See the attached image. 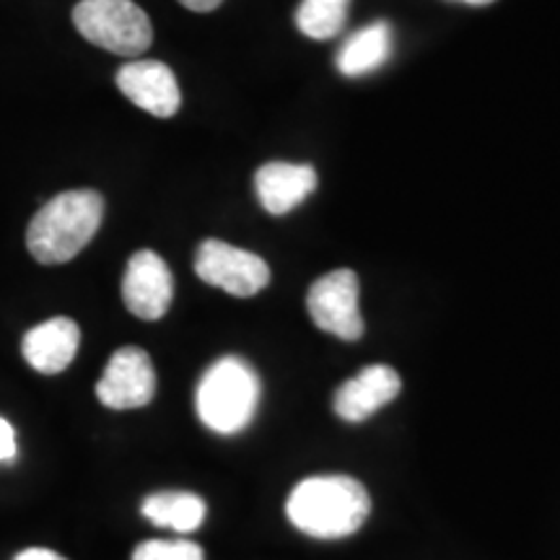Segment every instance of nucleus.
<instances>
[{"label":"nucleus","instance_id":"nucleus-14","mask_svg":"<svg viewBox=\"0 0 560 560\" xmlns=\"http://www.w3.org/2000/svg\"><path fill=\"white\" fill-rule=\"evenodd\" d=\"M143 516L156 527H166L179 532V535H190L200 529L206 522V501L200 495L187 493V490H161L143 501Z\"/></svg>","mask_w":560,"mask_h":560},{"label":"nucleus","instance_id":"nucleus-5","mask_svg":"<svg viewBox=\"0 0 560 560\" xmlns=\"http://www.w3.org/2000/svg\"><path fill=\"white\" fill-rule=\"evenodd\" d=\"M195 272L202 283L231 293V296H255L270 283V268L255 252L231 247L221 240H206L195 255Z\"/></svg>","mask_w":560,"mask_h":560},{"label":"nucleus","instance_id":"nucleus-15","mask_svg":"<svg viewBox=\"0 0 560 560\" xmlns=\"http://www.w3.org/2000/svg\"><path fill=\"white\" fill-rule=\"evenodd\" d=\"M350 0H301L296 26L304 37L325 42L346 30Z\"/></svg>","mask_w":560,"mask_h":560},{"label":"nucleus","instance_id":"nucleus-12","mask_svg":"<svg viewBox=\"0 0 560 560\" xmlns=\"http://www.w3.org/2000/svg\"><path fill=\"white\" fill-rule=\"evenodd\" d=\"M255 190L268 213L285 215L317 190V172L310 164L270 161L257 170Z\"/></svg>","mask_w":560,"mask_h":560},{"label":"nucleus","instance_id":"nucleus-10","mask_svg":"<svg viewBox=\"0 0 560 560\" xmlns=\"http://www.w3.org/2000/svg\"><path fill=\"white\" fill-rule=\"evenodd\" d=\"M400 389V374L384 363H374V366L361 369L353 380H348L335 392V412L348 423H361L395 400Z\"/></svg>","mask_w":560,"mask_h":560},{"label":"nucleus","instance_id":"nucleus-13","mask_svg":"<svg viewBox=\"0 0 560 560\" xmlns=\"http://www.w3.org/2000/svg\"><path fill=\"white\" fill-rule=\"evenodd\" d=\"M392 55V26L387 21H374L342 42L338 52V70L346 79L374 73Z\"/></svg>","mask_w":560,"mask_h":560},{"label":"nucleus","instance_id":"nucleus-8","mask_svg":"<svg viewBox=\"0 0 560 560\" xmlns=\"http://www.w3.org/2000/svg\"><path fill=\"white\" fill-rule=\"evenodd\" d=\"M174 278L156 252L140 249L130 257L122 278V301L138 319L156 322L170 312Z\"/></svg>","mask_w":560,"mask_h":560},{"label":"nucleus","instance_id":"nucleus-19","mask_svg":"<svg viewBox=\"0 0 560 560\" xmlns=\"http://www.w3.org/2000/svg\"><path fill=\"white\" fill-rule=\"evenodd\" d=\"M179 3L185 5V9H190V11L208 13V11H215V9H219V5L223 3V0H179Z\"/></svg>","mask_w":560,"mask_h":560},{"label":"nucleus","instance_id":"nucleus-3","mask_svg":"<svg viewBox=\"0 0 560 560\" xmlns=\"http://www.w3.org/2000/svg\"><path fill=\"white\" fill-rule=\"evenodd\" d=\"M195 405L210 431L221 436L240 433L260 405V376L240 355H223L202 374Z\"/></svg>","mask_w":560,"mask_h":560},{"label":"nucleus","instance_id":"nucleus-17","mask_svg":"<svg viewBox=\"0 0 560 560\" xmlns=\"http://www.w3.org/2000/svg\"><path fill=\"white\" fill-rule=\"evenodd\" d=\"M16 452V433H13L9 420L0 418V462H13Z\"/></svg>","mask_w":560,"mask_h":560},{"label":"nucleus","instance_id":"nucleus-4","mask_svg":"<svg viewBox=\"0 0 560 560\" xmlns=\"http://www.w3.org/2000/svg\"><path fill=\"white\" fill-rule=\"evenodd\" d=\"M73 24L83 39L120 58H140L153 42L149 13L132 0H81Z\"/></svg>","mask_w":560,"mask_h":560},{"label":"nucleus","instance_id":"nucleus-16","mask_svg":"<svg viewBox=\"0 0 560 560\" xmlns=\"http://www.w3.org/2000/svg\"><path fill=\"white\" fill-rule=\"evenodd\" d=\"M132 560H206V552L192 540H145L132 552Z\"/></svg>","mask_w":560,"mask_h":560},{"label":"nucleus","instance_id":"nucleus-11","mask_svg":"<svg viewBox=\"0 0 560 560\" xmlns=\"http://www.w3.org/2000/svg\"><path fill=\"white\" fill-rule=\"evenodd\" d=\"M81 346V330L73 319L55 317L32 327L21 340V353L39 374H60L73 363Z\"/></svg>","mask_w":560,"mask_h":560},{"label":"nucleus","instance_id":"nucleus-1","mask_svg":"<svg viewBox=\"0 0 560 560\" xmlns=\"http://www.w3.org/2000/svg\"><path fill=\"white\" fill-rule=\"evenodd\" d=\"M369 490L348 475H312L285 501L289 522L317 540H342L369 520Z\"/></svg>","mask_w":560,"mask_h":560},{"label":"nucleus","instance_id":"nucleus-6","mask_svg":"<svg viewBox=\"0 0 560 560\" xmlns=\"http://www.w3.org/2000/svg\"><path fill=\"white\" fill-rule=\"evenodd\" d=\"M359 276L348 268H338L314 280L306 310L319 330L340 340H361L363 317L359 310Z\"/></svg>","mask_w":560,"mask_h":560},{"label":"nucleus","instance_id":"nucleus-7","mask_svg":"<svg viewBox=\"0 0 560 560\" xmlns=\"http://www.w3.org/2000/svg\"><path fill=\"white\" fill-rule=\"evenodd\" d=\"M156 395V371L143 348L128 346L115 350L104 369L96 397L112 410L145 408Z\"/></svg>","mask_w":560,"mask_h":560},{"label":"nucleus","instance_id":"nucleus-20","mask_svg":"<svg viewBox=\"0 0 560 560\" xmlns=\"http://www.w3.org/2000/svg\"><path fill=\"white\" fill-rule=\"evenodd\" d=\"M457 3H467V5H490L493 0H457Z\"/></svg>","mask_w":560,"mask_h":560},{"label":"nucleus","instance_id":"nucleus-9","mask_svg":"<svg viewBox=\"0 0 560 560\" xmlns=\"http://www.w3.org/2000/svg\"><path fill=\"white\" fill-rule=\"evenodd\" d=\"M117 89L128 100L161 120H170L182 107L177 75L161 60H130L117 70Z\"/></svg>","mask_w":560,"mask_h":560},{"label":"nucleus","instance_id":"nucleus-18","mask_svg":"<svg viewBox=\"0 0 560 560\" xmlns=\"http://www.w3.org/2000/svg\"><path fill=\"white\" fill-rule=\"evenodd\" d=\"M16 560H68V558H62V556H58V552H52L47 548H30V550L19 552Z\"/></svg>","mask_w":560,"mask_h":560},{"label":"nucleus","instance_id":"nucleus-2","mask_svg":"<svg viewBox=\"0 0 560 560\" xmlns=\"http://www.w3.org/2000/svg\"><path fill=\"white\" fill-rule=\"evenodd\" d=\"M104 219V198L96 190L55 195L37 210L26 231V247L42 265L70 262L94 240Z\"/></svg>","mask_w":560,"mask_h":560}]
</instances>
